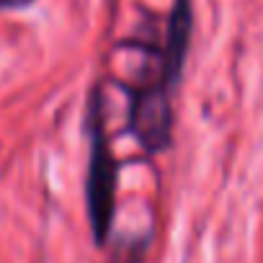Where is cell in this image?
Masks as SVG:
<instances>
[{
    "instance_id": "7a4b0ae2",
    "label": "cell",
    "mask_w": 263,
    "mask_h": 263,
    "mask_svg": "<svg viewBox=\"0 0 263 263\" xmlns=\"http://www.w3.org/2000/svg\"><path fill=\"white\" fill-rule=\"evenodd\" d=\"M129 132L147 153H160L171 145L173 137L171 88L160 78H155L153 83H140L132 90Z\"/></svg>"
},
{
    "instance_id": "3957f363",
    "label": "cell",
    "mask_w": 263,
    "mask_h": 263,
    "mask_svg": "<svg viewBox=\"0 0 263 263\" xmlns=\"http://www.w3.org/2000/svg\"><path fill=\"white\" fill-rule=\"evenodd\" d=\"M191 0H176V6L171 11L168 18V29H165V42L158 49L160 54V70L158 78L173 90L183 75V65H186V52H189V42H191Z\"/></svg>"
},
{
    "instance_id": "6da1fadb",
    "label": "cell",
    "mask_w": 263,
    "mask_h": 263,
    "mask_svg": "<svg viewBox=\"0 0 263 263\" xmlns=\"http://www.w3.org/2000/svg\"><path fill=\"white\" fill-rule=\"evenodd\" d=\"M114 199H116V160L106 140V129L101 119V98H93L90 101V165H88L85 201H88L93 235L98 242H103L108 235L114 219Z\"/></svg>"
},
{
    "instance_id": "277c9868",
    "label": "cell",
    "mask_w": 263,
    "mask_h": 263,
    "mask_svg": "<svg viewBox=\"0 0 263 263\" xmlns=\"http://www.w3.org/2000/svg\"><path fill=\"white\" fill-rule=\"evenodd\" d=\"M31 3H34V0H0V8H3V11H13V8H26Z\"/></svg>"
}]
</instances>
